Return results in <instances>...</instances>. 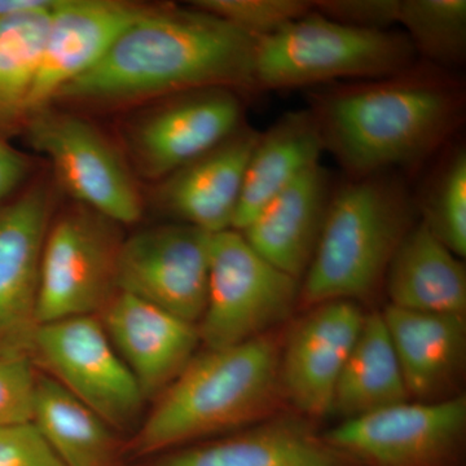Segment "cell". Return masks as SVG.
<instances>
[{
  "mask_svg": "<svg viewBox=\"0 0 466 466\" xmlns=\"http://www.w3.org/2000/svg\"><path fill=\"white\" fill-rule=\"evenodd\" d=\"M410 202L379 174L355 177L328 205L317 249L303 275L299 303L367 299L410 228Z\"/></svg>",
  "mask_w": 466,
  "mask_h": 466,
  "instance_id": "277c9868",
  "label": "cell"
},
{
  "mask_svg": "<svg viewBox=\"0 0 466 466\" xmlns=\"http://www.w3.org/2000/svg\"><path fill=\"white\" fill-rule=\"evenodd\" d=\"M23 127L27 143L50 159L64 188L82 207L116 225L139 219L142 202L133 177L94 126L46 108L30 116Z\"/></svg>",
  "mask_w": 466,
  "mask_h": 466,
  "instance_id": "30bf717a",
  "label": "cell"
},
{
  "mask_svg": "<svg viewBox=\"0 0 466 466\" xmlns=\"http://www.w3.org/2000/svg\"><path fill=\"white\" fill-rule=\"evenodd\" d=\"M400 0H318L314 9L323 16L361 29L388 30L398 23Z\"/></svg>",
  "mask_w": 466,
  "mask_h": 466,
  "instance_id": "f546056e",
  "label": "cell"
},
{
  "mask_svg": "<svg viewBox=\"0 0 466 466\" xmlns=\"http://www.w3.org/2000/svg\"><path fill=\"white\" fill-rule=\"evenodd\" d=\"M238 130L229 139L165 177L159 202L184 225L216 235L232 229L245 170L259 139Z\"/></svg>",
  "mask_w": 466,
  "mask_h": 466,
  "instance_id": "ac0fdd59",
  "label": "cell"
},
{
  "mask_svg": "<svg viewBox=\"0 0 466 466\" xmlns=\"http://www.w3.org/2000/svg\"><path fill=\"white\" fill-rule=\"evenodd\" d=\"M383 321L400 360L410 400H446L455 388L466 354V320L388 305Z\"/></svg>",
  "mask_w": 466,
  "mask_h": 466,
  "instance_id": "d6986e66",
  "label": "cell"
},
{
  "mask_svg": "<svg viewBox=\"0 0 466 466\" xmlns=\"http://www.w3.org/2000/svg\"><path fill=\"white\" fill-rule=\"evenodd\" d=\"M57 2L0 18V139L25 124L27 99Z\"/></svg>",
  "mask_w": 466,
  "mask_h": 466,
  "instance_id": "d4e9b609",
  "label": "cell"
},
{
  "mask_svg": "<svg viewBox=\"0 0 466 466\" xmlns=\"http://www.w3.org/2000/svg\"><path fill=\"white\" fill-rule=\"evenodd\" d=\"M211 238L184 223L135 233L119 248L116 291L198 325L207 306Z\"/></svg>",
  "mask_w": 466,
  "mask_h": 466,
  "instance_id": "8fae6325",
  "label": "cell"
},
{
  "mask_svg": "<svg viewBox=\"0 0 466 466\" xmlns=\"http://www.w3.org/2000/svg\"><path fill=\"white\" fill-rule=\"evenodd\" d=\"M33 424L66 466H133L127 437L38 370Z\"/></svg>",
  "mask_w": 466,
  "mask_h": 466,
  "instance_id": "603a6c76",
  "label": "cell"
},
{
  "mask_svg": "<svg viewBox=\"0 0 466 466\" xmlns=\"http://www.w3.org/2000/svg\"><path fill=\"white\" fill-rule=\"evenodd\" d=\"M50 216V198L41 188L0 208V351L30 355Z\"/></svg>",
  "mask_w": 466,
  "mask_h": 466,
  "instance_id": "9a60e30c",
  "label": "cell"
},
{
  "mask_svg": "<svg viewBox=\"0 0 466 466\" xmlns=\"http://www.w3.org/2000/svg\"><path fill=\"white\" fill-rule=\"evenodd\" d=\"M0 466H66L33 424L0 429Z\"/></svg>",
  "mask_w": 466,
  "mask_h": 466,
  "instance_id": "4dcf8cb0",
  "label": "cell"
},
{
  "mask_svg": "<svg viewBox=\"0 0 466 466\" xmlns=\"http://www.w3.org/2000/svg\"><path fill=\"white\" fill-rule=\"evenodd\" d=\"M311 112L324 149L363 177L437 148L460 118L461 94L437 76L400 73L325 95Z\"/></svg>",
  "mask_w": 466,
  "mask_h": 466,
  "instance_id": "3957f363",
  "label": "cell"
},
{
  "mask_svg": "<svg viewBox=\"0 0 466 466\" xmlns=\"http://www.w3.org/2000/svg\"><path fill=\"white\" fill-rule=\"evenodd\" d=\"M281 345L268 332L240 345L196 354L126 440L128 460L134 464L274 416L285 400Z\"/></svg>",
  "mask_w": 466,
  "mask_h": 466,
  "instance_id": "7a4b0ae2",
  "label": "cell"
},
{
  "mask_svg": "<svg viewBox=\"0 0 466 466\" xmlns=\"http://www.w3.org/2000/svg\"><path fill=\"white\" fill-rule=\"evenodd\" d=\"M97 317L147 400L167 390L201 343L198 325L124 291H116Z\"/></svg>",
  "mask_w": 466,
  "mask_h": 466,
  "instance_id": "e0dca14e",
  "label": "cell"
},
{
  "mask_svg": "<svg viewBox=\"0 0 466 466\" xmlns=\"http://www.w3.org/2000/svg\"><path fill=\"white\" fill-rule=\"evenodd\" d=\"M410 400L381 312L364 317L334 389L330 412L342 420Z\"/></svg>",
  "mask_w": 466,
  "mask_h": 466,
  "instance_id": "cb8c5ba5",
  "label": "cell"
},
{
  "mask_svg": "<svg viewBox=\"0 0 466 466\" xmlns=\"http://www.w3.org/2000/svg\"><path fill=\"white\" fill-rule=\"evenodd\" d=\"M364 317L357 302L332 300L309 309L281 345L284 400L309 419L330 412L334 389Z\"/></svg>",
  "mask_w": 466,
  "mask_h": 466,
  "instance_id": "4fadbf2b",
  "label": "cell"
},
{
  "mask_svg": "<svg viewBox=\"0 0 466 466\" xmlns=\"http://www.w3.org/2000/svg\"><path fill=\"white\" fill-rule=\"evenodd\" d=\"M241 115L231 88L186 92L137 124L135 156L148 177H167L238 133Z\"/></svg>",
  "mask_w": 466,
  "mask_h": 466,
  "instance_id": "5bb4252c",
  "label": "cell"
},
{
  "mask_svg": "<svg viewBox=\"0 0 466 466\" xmlns=\"http://www.w3.org/2000/svg\"><path fill=\"white\" fill-rule=\"evenodd\" d=\"M299 280L267 262L240 232L211 238L207 306L198 330L205 349L240 345L272 332L299 302Z\"/></svg>",
  "mask_w": 466,
  "mask_h": 466,
  "instance_id": "8992f818",
  "label": "cell"
},
{
  "mask_svg": "<svg viewBox=\"0 0 466 466\" xmlns=\"http://www.w3.org/2000/svg\"><path fill=\"white\" fill-rule=\"evenodd\" d=\"M122 240L116 223L81 207L48 227L43 245L36 324L99 315L115 296Z\"/></svg>",
  "mask_w": 466,
  "mask_h": 466,
  "instance_id": "9c48e42d",
  "label": "cell"
},
{
  "mask_svg": "<svg viewBox=\"0 0 466 466\" xmlns=\"http://www.w3.org/2000/svg\"><path fill=\"white\" fill-rule=\"evenodd\" d=\"M323 149L320 128L311 110L287 113L260 134L245 170L233 231L241 232L267 202L318 167Z\"/></svg>",
  "mask_w": 466,
  "mask_h": 466,
  "instance_id": "7402d4cb",
  "label": "cell"
},
{
  "mask_svg": "<svg viewBox=\"0 0 466 466\" xmlns=\"http://www.w3.org/2000/svg\"><path fill=\"white\" fill-rule=\"evenodd\" d=\"M398 24L413 48L429 58L452 63L464 56L465 0H400Z\"/></svg>",
  "mask_w": 466,
  "mask_h": 466,
  "instance_id": "484cf974",
  "label": "cell"
},
{
  "mask_svg": "<svg viewBox=\"0 0 466 466\" xmlns=\"http://www.w3.org/2000/svg\"><path fill=\"white\" fill-rule=\"evenodd\" d=\"M192 7L226 20L254 39L280 32L314 9L306 0H198Z\"/></svg>",
  "mask_w": 466,
  "mask_h": 466,
  "instance_id": "83f0119b",
  "label": "cell"
},
{
  "mask_svg": "<svg viewBox=\"0 0 466 466\" xmlns=\"http://www.w3.org/2000/svg\"><path fill=\"white\" fill-rule=\"evenodd\" d=\"M383 279L394 308L465 317V267L424 220L408 229Z\"/></svg>",
  "mask_w": 466,
  "mask_h": 466,
  "instance_id": "44dd1931",
  "label": "cell"
},
{
  "mask_svg": "<svg viewBox=\"0 0 466 466\" xmlns=\"http://www.w3.org/2000/svg\"><path fill=\"white\" fill-rule=\"evenodd\" d=\"M329 201L328 174L319 164L267 202L240 233L267 262L299 280L314 257Z\"/></svg>",
  "mask_w": 466,
  "mask_h": 466,
  "instance_id": "ffe728a7",
  "label": "cell"
},
{
  "mask_svg": "<svg viewBox=\"0 0 466 466\" xmlns=\"http://www.w3.org/2000/svg\"><path fill=\"white\" fill-rule=\"evenodd\" d=\"M150 8L121 0H58L27 99V118L47 108L66 86L96 66Z\"/></svg>",
  "mask_w": 466,
  "mask_h": 466,
  "instance_id": "7c38bea8",
  "label": "cell"
},
{
  "mask_svg": "<svg viewBox=\"0 0 466 466\" xmlns=\"http://www.w3.org/2000/svg\"><path fill=\"white\" fill-rule=\"evenodd\" d=\"M30 357L118 433L139 426L146 397L96 315L36 325Z\"/></svg>",
  "mask_w": 466,
  "mask_h": 466,
  "instance_id": "52a82bcc",
  "label": "cell"
},
{
  "mask_svg": "<svg viewBox=\"0 0 466 466\" xmlns=\"http://www.w3.org/2000/svg\"><path fill=\"white\" fill-rule=\"evenodd\" d=\"M133 466H360L308 420L269 417L258 424L139 460Z\"/></svg>",
  "mask_w": 466,
  "mask_h": 466,
  "instance_id": "2e32d148",
  "label": "cell"
},
{
  "mask_svg": "<svg viewBox=\"0 0 466 466\" xmlns=\"http://www.w3.org/2000/svg\"><path fill=\"white\" fill-rule=\"evenodd\" d=\"M424 222L460 258L466 254V156L458 152L429 193Z\"/></svg>",
  "mask_w": 466,
  "mask_h": 466,
  "instance_id": "4316f807",
  "label": "cell"
},
{
  "mask_svg": "<svg viewBox=\"0 0 466 466\" xmlns=\"http://www.w3.org/2000/svg\"><path fill=\"white\" fill-rule=\"evenodd\" d=\"M36 377L27 352L0 351V429L32 424Z\"/></svg>",
  "mask_w": 466,
  "mask_h": 466,
  "instance_id": "f1b7e54d",
  "label": "cell"
},
{
  "mask_svg": "<svg viewBox=\"0 0 466 466\" xmlns=\"http://www.w3.org/2000/svg\"><path fill=\"white\" fill-rule=\"evenodd\" d=\"M415 48L406 35L337 23L312 9L257 42V88L300 87L337 78H383L403 73Z\"/></svg>",
  "mask_w": 466,
  "mask_h": 466,
  "instance_id": "5b68a950",
  "label": "cell"
},
{
  "mask_svg": "<svg viewBox=\"0 0 466 466\" xmlns=\"http://www.w3.org/2000/svg\"><path fill=\"white\" fill-rule=\"evenodd\" d=\"M27 170L29 162L26 158L5 140L0 139V208L25 179Z\"/></svg>",
  "mask_w": 466,
  "mask_h": 466,
  "instance_id": "1f68e13d",
  "label": "cell"
},
{
  "mask_svg": "<svg viewBox=\"0 0 466 466\" xmlns=\"http://www.w3.org/2000/svg\"><path fill=\"white\" fill-rule=\"evenodd\" d=\"M54 2L55 0H0V18L30 9L47 7Z\"/></svg>",
  "mask_w": 466,
  "mask_h": 466,
  "instance_id": "d6a6232c",
  "label": "cell"
},
{
  "mask_svg": "<svg viewBox=\"0 0 466 466\" xmlns=\"http://www.w3.org/2000/svg\"><path fill=\"white\" fill-rule=\"evenodd\" d=\"M324 437L360 466H461L466 398L408 400L343 420Z\"/></svg>",
  "mask_w": 466,
  "mask_h": 466,
  "instance_id": "ba28073f",
  "label": "cell"
},
{
  "mask_svg": "<svg viewBox=\"0 0 466 466\" xmlns=\"http://www.w3.org/2000/svg\"><path fill=\"white\" fill-rule=\"evenodd\" d=\"M257 39L198 8H150L56 99L124 103L205 88H257Z\"/></svg>",
  "mask_w": 466,
  "mask_h": 466,
  "instance_id": "6da1fadb",
  "label": "cell"
}]
</instances>
